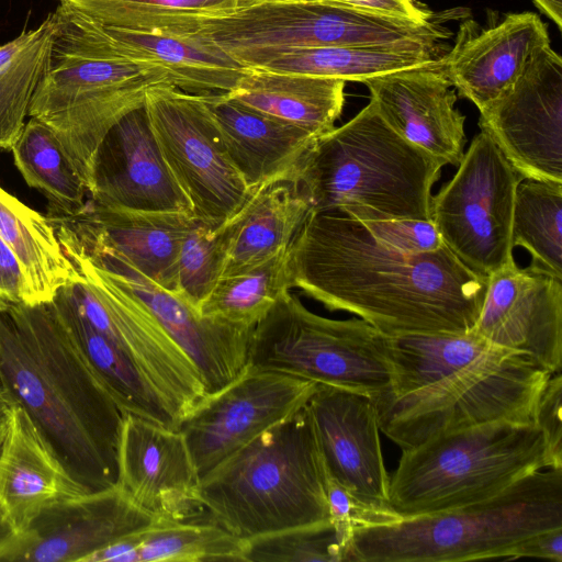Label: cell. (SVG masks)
<instances>
[{
    "instance_id": "cell-1",
    "label": "cell",
    "mask_w": 562,
    "mask_h": 562,
    "mask_svg": "<svg viewBox=\"0 0 562 562\" xmlns=\"http://www.w3.org/2000/svg\"><path fill=\"white\" fill-rule=\"evenodd\" d=\"M286 267L290 289L387 336L470 331L488 284L445 244L405 254L341 211L310 212L288 249Z\"/></svg>"
},
{
    "instance_id": "cell-2",
    "label": "cell",
    "mask_w": 562,
    "mask_h": 562,
    "mask_svg": "<svg viewBox=\"0 0 562 562\" xmlns=\"http://www.w3.org/2000/svg\"><path fill=\"white\" fill-rule=\"evenodd\" d=\"M0 380L89 493L116 485L124 413L48 303L0 312Z\"/></svg>"
},
{
    "instance_id": "cell-3",
    "label": "cell",
    "mask_w": 562,
    "mask_h": 562,
    "mask_svg": "<svg viewBox=\"0 0 562 562\" xmlns=\"http://www.w3.org/2000/svg\"><path fill=\"white\" fill-rule=\"evenodd\" d=\"M47 65L29 115L59 138L89 189L95 150L123 116L143 108L167 71L121 52L103 24L60 3Z\"/></svg>"
},
{
    "instance_id": "cell-4",
    "label": "cell",
    "mask_w": 562,
    "mask_h": 562,
    "mask_svg": "<svg viewBox=\"0 0 562 562\" xmlns=\"http://www.w3.org/2000/svg\"><path fill=\"white\" fill-rule=\"evenodd\" d=\"M325 480L305 405L201 476L203 517L245 542L329 526Z\"/></svg>"
},
{
    "instance_id": "cell-5",
    "label": "cell",
    "mask_w": 562,
    "mask_h": 562,
    "mask_svg": "<svg viewBox=\"0 0 562 562\" xmlns=\"http://www.w3.org/2000/svg\"><path fill=\"white\" fill-rule=\"evenodd\" d=\"M442 167L400 136L370 100L316 140L295 181L311 212L341 211L361 222L431 220Z\"/></svg>"
},
{
    "instance_id": "cell-6",
    "label": "cell",
    "mask_w": 562,
    "mask_h": 562,
    "mask_svg": "<svg viewBox=\"0 0 562 562\" xmlns=\"http://www.w3.org/2000/svg\"><path fill=\"white\" fill-rule=\"evenodd\" d=\"M559 527L562 469H544L486 501L358 530L345 562L508 559L525 539Z\"/></svg>"
},
{
    "instance_id": "cell-7",
    "label": "cell",
    "mask_w": 562,
    "mask_h": 562,
    "mask_svg": "<svg viewBox=\"0 0 562 562\" xmlns=\"http://www.w3.org/2000/svg\"><path fill=\"white\" fill-rule=\"evenodd\" d=\"M544 469H553L552 461L535 423H487L402 450L389 502L403 518L446 512L492 498Z\"/></svg>"
},
{
    "instance_id": "cell-8",
    "label": "cell",
    "mask_w": 562,
    "mask_h": 562,
    "mask_svg": "<svg viewBox=\"0 0 562 562\" xmlns=\"http://www.w3.org/2000/svg\"><path fill=\"white\" fill-rule=\"evenodd\" d=\"M550 375L528 356L498 347L435 383L374 397L380 430L404 450L438 434L487 423L531 424Z\"/></svg>"
},
{
    "instance_id": "cell-9",
    "label": "cell",
    "mask_w": 562,
    "mask_h": 562,
    "mask_svg": "<svg viewBox=\"0 0 562 562\" xmlns=\"http://www.w3.org/2000/svg\"><path fill=\"white\" fill-rule=\"evenodd\" d=\"M248 366L372 398L394 384L390 336L361 318L317 315L290 291L254 327Z\"/></svg>"
},
{
    "instance_id": "cell-10",
    "label": "cell",
    "mask_w": 562,
    "mask_h": 562,
    "mask_svg": "<svg viewBox=\"0 0 562 562\" xmlns=\"http://www.w3.org/2000/svg\"><path fill=\"white\" fill-rule=\"evenodd\" d=\"M458 166L431 198V221L462 263L488 277L514 259L512 224L521 178L483 131Z\"/></svg>"
},
{
    "instance_id": "cell-11",
    "label": "cell",
    "mask_w": 562,
    "mask_h": 562,
    "mask_svg": "<svg viewBox=\"0 0 562 562\" xmlns=\"http://www.w3.org/2000/svg\"><path fill=\"white\" fill-rule=\"evenodd\" d=\"M144 109L194 217L212 227L221 226L243 205L250 190L228 157L203 93L186 92L167 82L154 85L146 92Z\"/></svg>"
},
{
    "instance_id": "cell-12",
    "label": "cell",
    "mask_w": 562,
    "mask_h": 562,
    "mask_svg": "<svg viewBox=\"0 0 562 562\" xmlns=\"http://www.w3.org/2000/svg\"><path fill=\"white\" fill-rule=\"evenodd\" d=\"M374 21L370 12L328 0H256L228 14L201 18L171 34L213 43L244 67L297 47L366 46Z\"/></svg>"
},
{
    "instance_id": "cell-13",
    "label": "cell",
    "mask_w": 562,
    "mask_h": 562,
    "mask_svg": "<svg viewBox=\"0 0 562 562\" xmlns=\"http://www.w3.org/2000/svg\"><path fill=\"white\" fill-rule=\"evenodd\" d=\"M63 251L74 267V277L59 291L93 328L140 367L182 422L206 396L192 361L133 296L86 259Z\"/></svg>"
},
{
    "instance_id": "cell-14",
    "label": "cell",
    "mask_w": 562,
    "mask_h": 562,
    "mask_svg": "<svg viewBox=\"0 0 562 562\" xmlns=\"http://www.w3.org/2000/svg\"><path fill=\"white\" fill-rule=\"evenodd\" d=\"M479 125L521 179L562 183V58L536 52Z\"/></svg>"
},
{
    "instance_id": "cell-15",
    "label": "cell",
    "mask_w": 562,
    "mask_h": 562,
    "mask_svg": "<svg viewBox=\"0 0 562 562\" xmlns=\"http://www.w3.org/2000/svg\"><path fill=\"white\" fill-rule=\"evenodd\" d=\"M318 384L250 366L180 423L200 476L306 405Z\"/></svg>"
},
{
    "instance_id": "cell-16",
    "label": "cell",
    "mask_w": 562,
    "mask_h": 562,
    "mask_svg": "<svg viewBox=\"0 0 562 562\" xmlns=\"http://www.w3.org/2000/svg\"><path fill=\"white\" fill-rule=\"evenodd\" d=\"M60 244L86 259L153 315L196 368L206 396L232 383L247 369L254 327L201 315L177 294L110 252L65 241Z\"/></svg>"
},
{
    "instance_id": "cell-17",
    "label": "cell",
    "mask_w": 562,
    "mask_h": 562,
    "mask_svg": "<svg viewBox=\"0 0 562 562\" xmlns=\"http://www.w3.org/2000/svg\"><path fill=\"white\" fill-rule=\"evenodd\" d=\"M201 476L179 429L124 414L117 450V488L154 520L203 516Z\"/></svg>"
},
{
    "instance_id": "cell-18",
    "label": "cell",
    "mask_w": 562,
    "mask_h": 562,
    "mask_svg": "<svg viewBox=\"0 0 562 562\" xmlns=\"http://www.w3.org/2000/svg\"><path fill=\"white\" fill-rule=\"evenodd\" d=\"M487 341L524 353L553 374L562 369V281L513 259L488 276L472 328Z\"/></svg>"
},
{
    "instance_id": "cell-19",
    "label": "cell",
    "mask_w": 562,
    "mask_h": 562,
    "mask_svg": "<svg viewBox=\"0 0 562 562\" xmlns=\"http://www.w3.org/2000/svg\"><path fill=\"white\" fill-rule=\"evenodd\" d=\"M88 194L92 202L113 209L193 215L144 106L123 116L99 144Z\"/></svg>"
},
{
    "instance_id": "cell-20",
    "label": "cell",
    "mask_w": 562,
    "mask_h": 562,
    "mask_svg": "<svg viewBox=\"0 0 562 562\" xmlns=\"http://www.w3.org/2000/svg\"><path fill=\"white\" fill-rule=\"evenodd\" d=\"M306 406L328 474L359 497L391 506L373 398L318 384Z\"/></svg>"
},
{
    "instance_id": "cell-21",
    "label": "cell",
    "mask_w": 562,
    "mask_h": 562,
    "mask_svg": "<svg viewBox=\"0 0 562 562\" xmlns=\"http://www.w3.org/2000/svg\"><path fill=\"white\" fill-rule=\"evenodd\" d=\"M47 217L59 240L110 252L172 293L180 243L195 218L113 209L91 200L72 216Z\"/></svg>"
},
{
    "instance_id": "cell-22",
    "label": "cell",
    "mask_w": 562,
    "mask_h": 562,
    "mask_svg": "<svg viewBox=\"0 0 562 562\" xmlns=\"http://www.w3.org/2000/svg\"><path fill=\"white\" fill-rule=\"evenodd\" d=\"M153 521L116 485L86 493L45 507L4 562H85Z\"/></svg>"
},
{
    "instance_id": "cell-23",
    "label": "cell",
    "mask_w": 562,
    "mask_h": 562,
    "mask_svg": "<svg viewBox=\"0 0 562 562\" xmlns=\"http://www.w3.org/2000/svg\"><path fill=\"white\" fill-rule=\"evenodd\" d=\"M385 122L404 139L442 165L464 155L465 116L439 65L393 71L363 82Z\"/></svg>"
},
{
    "instance_id": "cell-24",
    "label": "cell",
    "mask_w": 562,
    "mask_h": 562,
    "mask_svg": "<svg viewBox=\"0 0 562 562\" xmlns=\"http://www.w3.org/2000/svg\"><path fill=\"white\" fill-rule=\"evenodd\" d=\"M547 45L548 27L533 12L506 14L488 27L467 20L460 25L453 47L440 57L439 68L460 95L482 111Z\"/></svg>"
},
{
    "instance_id": "cell-25",
    "label": "cell",
    "mask_w": 562,
    "mask_h": 562,
    "mask_svg": "<svg viewBox=\"0 0 562 562\" xmlns=\"http://www.w3.org/2000/svg\"><path fill=\"white\" fill-rule=\"evenodd\" d=\"M0 447V517L23 535L48 505L89 493L67 471L25 411L7 413Z\"/></svg>"
},
{
    "instance_id": "cell-26",
    "label": "cell",
    "mask_w": 562,
    "mask_h": 562,
    "mask_svg": "<svg viewBox=\"0 0 562 562\" xmlns=\"http://www.w3.org/2000/svg\"><path fill=\"white\" fill-rule=\"evenodd\" d=\"M203 97L228 157L249 190L279 180L295 181L318 137L247 106L226 92Z\"/></svg>"
},
{
    "instance_id": "cell-27",
    "label": "cell",
    "mask_w": 562,
    "mask_h": 562,
    "mask_svg": "<svg viewBox=\"0 0 562 562\" xmlns=\"http://www.w3.org/2000/svg\"><path fill=\"white\" fill-rule=\"evenodd\" d=\"M310 212L294 180L250 190L243 205L217 227L224 247L222 278L249 270L289 248Z\"/></svg>"
},
{
    "instance_id": "cell-28",
    "label": "cell",
    "mask_w": 562,
    "mask_h": 562,
    "mask_svg": "<svg viewBox=\"0 0 562 562\" xmlns=\"http://www.w3.org/2000/svg\"><path fill=\"white\" fill-rule=\"evenodd\" d=\"M48 304L124 414L178 429L181 418L172 405L126 352L93 328L60 291Z\"/></svg>"
},
{
    "instance_id": "cell-29",
    "label": "cell",
    "mask_w": 562,
    "mask_h": 562,
    "mask_svg": "<svg viewBox=\"0 0 562 562\" xmlns=\"http://www.w3.org/2000/svg\"><path fill=\"white\" fill-rule=\"evenodd\" d=\"M345 85L336 78L246 68L236 87L226 93L319 138L341 115Z\"/></svg>"
},
{
    "instance_id": "cell-30",
    "label": "cell",
    "mask_w": 562,
    "mask_h": 562,
    "mask_svg": "<svg viewBox=\"0 0 562 562\" xmlns=\"http://www.w3.org/2000/svg\"><path fill=\"white\" fill-rule=\"evenodd\" d=\"M104 27L123 54L162 67L170 83L186 92H228L246 70L217 45L193 36Z\"/></svg>"
},
{
    "instance_id": "cell-31",
    "label": "cell",
    "mask_w": 562,
    "mask_h": 562,
    "mask_svg": "<svg viewBox=\"0 0 562 562\" xmlns=\"http://www.w3.org/2000/svg\"><path fill=\"white\" fill-rule=\"evenodd\" d=\"M0 237L19 261L33 305L49 303L71 280L74 267L49 218L1 187Z\"/></svg>"
},
{
    "instance_id": "cell-32",
    "label": "cell",
    "mask_w": 562,
    "mask_h": 562,
    "mask_svg": "<svg viewBox=\"0 0 562 562\" xmlns=\"http://www.w3.org/2000/svg\"><path fill=\"white\" fill-rule=\"evenodd\" d=\"M439 52L409 46H316L278 52L256 67L360 81L397 70L439 65Z\"/></svg>"
},
{
    "instance_id": "cell-33",
    "label": "cell",
    "mask_w": 562,
    "mask_h": 562,
    "mask_svg": "<svg viewBox=\"0 0 562 562\" xmlns=\"http://www.w3.org/2000/svg\"><path fill=\"white\" fill-rule=\"evenodd\" d=\"M394 384L386 394L413 392L490 356L498 346L472 329L390 336Z\"/></svg>"
},
{
    "instance_id": "cell-34",
    "label": "cell",
    "mask_w": 562,
    "mask_h": 562,
    "mask_svg": "<svg viewBox=\"0 0 562 562\" xmlns=\"http://www.w3.org/2000/svg\"><path fill=\"white\" fill-rule=\"evenodd\" d=\"M29 187L48 200L47 216H72L86 205L88 188L57 135L31 117L11 148Z\"/></svg>"
},
{
    "instance_id": "cell-35",
    "label": "cell",
    "mask_w": 562,
    "mask_h": 562,
    "mask_svg": "<svg viewBox=\"0 0 562 562\" xmlns=\"http://www.w3.org/2000/svg\"><path fill=\"white\" fill-rule=\"evenodd\" d=\"M55 31L56 19L52 12L35 29L23 30L0 45V149L11 150L25 124Z\"/></svg>"
},
{
    "instance_id": "cell-36",
    "label": "cell",
    "mask_w": 562,
    "mask_h": 562,
    "mask_svg": "<svg viewBox=\"0 0 562 562\" xmlns=\"http://www.w3.org/2000/svg\"><path fill=\"white\" fill-rule=\"evenodd\" d=\"M512 245L531 255L528 268L562 281V183L521 179L516 188Z\"/></svg>"
},
{
    "instance_id": "cell-37",
    "label": "cell",
    "mask_w": 562,
    "mask_h": 562,
    "mask_svg": "<svg viewBox=\"0 0 562 562\" xmlns=\"http://www.w3.org/2000/svg\"><path fill=\"white\" fill-rule=\"evenodd\" d=\"M103 25L176 33L194 20L228 14L256 0H58Z\"/></svg>"
},
{
    "instance_id": "cell-38",
    "label": "cell",
    "mask_w": 562,
    "mask_h": 562,
    "mask_svg": "<svg viewBox=\"0 0 562 562\" xmlns=\"http://www.w3.org/2000/svg\"><path fill=\"white\" fill-rule=\"evenodd\" d=\"M138 539L140 562H245L246 542L205 517L154 520Z\"/></svg>"
},
{
    "instance_id": "cell-39",
    "label": "cell",
    "mask_w": 562,
    "mask_h": 562,
    "mask_svg": "<svg viewBox=\"0 0 562 562\" xmlns=\"http://www.w3.org/2000/svg\"><path fill=\"white\" fill-rule=\"evenodd\" d=\"M288 249L241 273L221 278L200 306V314L255 327L278 299L290 291Z\"/></svg>"
},
{
    "instance_id": "cell-40",
    "label": "cell",
    "mask_w": 562,
    "mask_h": 562,
    "mask_svg": "<svg viewBox=\"0 0 562 562\" xmlns=\"http://www.w3.org/2000/svg\"><path fill=\"white\" fill-rule=\"evenodd\" d=\"M223 267L224 247L217 227L194 218L180 243L175 294L199 311L222 278Z\"/></svg>"
},
{
    "instance_id": "cell-41",
    "label": "cell",
    "mask_w": 562,
    "mask_h": 562,
    "mask_svg": "<svg viewBox=\"0 0 562 562\" xmlns=\"http://www.w3.org/2000/svg\"><path fill=\"white\" fill-rule=\"evenodd\" d=\"M245 562H342L331 526L296 528L246 542Z\"/></svg>"
},
{
    "instance_id": "cell-42",
    "label": "cell",
    "mask_w": 562,
    "mask_h": 562,
    "mask_svg": "<svg viewBox=\"0 0 562 562\" xmlns=\"http://www.w3.org/2000/svg\"><path fill=\"white\" fill-rule=\"evenodd\" d=\"M326 497L329 522L345 562V555L356 531L400 522L403 517L391 506L368 502L353 494L326 471Z\"/></svg>"
},
{
    "instance_id": "cell-43",
    "label": "cell",
    "mask_w": 562,
    "mask_h": 562,
    "mask_svg": "<svg viewBox=\"0 0 562 562\" xmlns=\"http://www.w3.org/2000/svg\"><path fill=\"white\" fill-rule=\"evenodd\" d=\"M361 223L376 240L405 254L430 252L443 245L431 220L396 218Z\"/></svg>"
},
{
    "instance_id": "cell-44",
    "label": "cell",
    "mask_w": 562,
    "mask_h": 562,
    "mask_svg": "<svg viewBox=\"0 0 562 562\" xmlns=\"http://www.w3.org/2000/svg\"><path fill=\"white\" fill-rule=\"evenodd\" d=\"M562 374L550 375L538 398L535 424L542 431L553 469H562Z\"/></svg>"
},
{
    "instance_id": "cell-45",
    "label": "cell",
    "mask_w": 562,
    "mask_h": 562,
    "mask_svg": "<svg viewBox=\"0 0 562 562\" xmlns=\"http://www.w3.org/2000/svg\"><path fill=\"white\" fill-rule=\"evenodd\" d=\"M15 304L33 305V301L18 259L0 237V312Z\"/></svg>"
},
{
    "instance_id": "cell-46",
    "label": "cell",
    "mask_w": 562,
    "mask_h": 562,
    "mask_svg": "<svg viewBox=\"0 0 562 562\" xmlns=\"http://www.w3.org/2000/svg\"><path fill=\"white\" fill-rule=\"evenodd\" d=\"M538 558L562 562V527L538 532L520 543L510 552L508 559Z\"/></svg>"
},
{
    "instance_id": "cell-47",
    "label": "cell",
    "mask_w": 562,
    "mask_h": 562,
    "mask_svg": "<svg viewBox=\"0 0 562 562\" xmlns=\"http://www.w3.org/2000/svg\"><path fill=\"white\" fill-rule=\"evenodd\" d=\"M382 14L426 23L436 19L431 12L422 9L415 0H328Z\"/></svg>"
},
{
    "instance_id": "cell-48",
    "label": "cell",
    "mask_w": 562,
    "mask_h": 562,
    "mask_svg": "<svg viewBox=\"0 0 562 562\" xmlns=\"http://www.w3.org/2000/svg\"><path fill=\"white\" fill-rule=\"evenodd\" d=\"M85 562H140L138 531L111 542L89 555Z\"/></svg>"
},
{
    "instance_id": "cell-49",
    "label": "cell",
    "mask_w": 562,
    "mask_h": 562,
    "mask_svg": "<svg viewBox=\"0 0 562 562\" xmlns=\"http://www.w3.org/2000/svg\"><path fill=\"white\" fill-rule=\"evenodd\" d=\"M18 535L8 522L0 517V562H4L7 557L18 543Z\"/></svg>"
},
{
    "instance_id": "cell-50",
    "label": "cell",
    "mask_w": 562,
    "mask_h": 562,
    "mask_svg": "<svg viewBox=\"0 0 562 562\" xmlns=\"http://www.w3.org/2000/svg\"><path fill=\"white\" fill-rule=\"evenodd\" d=\"M539 9L551 19L555 25L562 27V0H533Z\"/></svg>"
},
{
    "instance_id": "cell-51",
    "label": "cell",
    "mask_w": 562,
    "mask_h": 562,
    "mask_svg": "<svg viewBox=\"0 0 562 562\" xmlns=\"http://www.w3.org/2000/svg\"><path fill=\"white\" fill-rule=\"evenodd\" d=\"M12 405H14V403L10 398L8 392L5 391L0 380V416L5 415Z\"/></svg>"
},
{
    "instance_id": "cell-52",
    "label": "cell",
    "mask_w": 562,
    "mask_h": 562,
    "mask_svg": "<svg viewBox=\"0 0 562 562\" xmlns=\"http://www.w3.org/2000/svg\"><path fill=\"white\" fill-rule=\"evenodd\" d=\"M7 414L0 416V447L7 430Z\"/></svg>"
}]
</instances>
